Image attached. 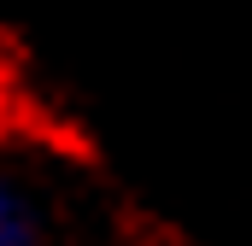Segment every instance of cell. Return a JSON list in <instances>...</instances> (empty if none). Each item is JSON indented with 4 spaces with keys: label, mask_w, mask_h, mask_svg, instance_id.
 Segmentation results:
<instances>
[{
    "label": "cell",
    "mask_w": 252,
    "mask_h": 246,
    "mask_svg": "<svg viewBox=\"0 0 252 246\" xmlns=\"http://www.w3.org/2000/svg\"><path fill=\"white\" fill-rule=\"evenodd\" d=\"M0 246H41V241H35L30 211H24V199L6 193V187H0Z\"/></svg>",
    "instance_id": "6da1fadb"
}]
</instances>
